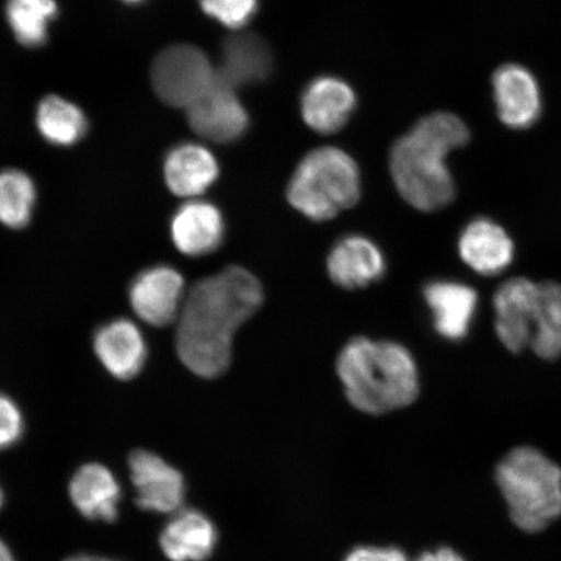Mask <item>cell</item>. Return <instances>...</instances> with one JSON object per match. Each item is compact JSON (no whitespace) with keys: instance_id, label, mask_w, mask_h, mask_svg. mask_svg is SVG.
Segmentation results:
<instances>
[{"instance_id":"1","label":"cell","mask_w":561,"mask_h":561,"mask_svg":"<svg viewBox=\"0 0 561 561\" xmlns=\"http://www.w3.org/2000/svg\"><path fill=\"white\" fill-rule=\"evenodd\" d=\"M259 279L241 266L198 280L186 293L178 319L175 347L194 375L215 378L231 362L233 336L263 305Z\"/></svg>"},{"instance_id":"2","label":"cell","mask_w":561,"mask_h":561,"mask_svg":"<svg viewBox=\"0 0 561 561\" xmlns=\"http://www.w3.org/2000/svg\"><path fill=\"white\" fill-rule=\"evenodd\" d=\"M468 140L469 130L458 116L437 112L421 118L390 153L392 180L402 198L424 213L450 205L455 182L446 160Z\"/></svg>"},{"instance_id":"3","label":"cell","mask_w":561,"mask_h":561,"mask_svg":"<svg viewBox=\"0 0 561 561\" xmlns=\"http://www.w3.org/2000/svg\"><path fill=\"white\" fill-rule=\"evenodd\" d=\"M346 397L355 409L382 415L415 402L419 371L410 351L396 342L359 336L350 341L336 362Z\"/></svg>"},{"instance_id":"4","label":"cell","mask_w":561,"mask_h":561,"mask_svg":"<svg viewBox=\"0 0 561 561\" xmlns=\"http://www.w3.org/2000/svg\"><path fill=\"white\" fill-rule=\"evenodd\" d=\"M496 482L522 530L541 531L561 515V469L536 448L511 451L496 468Z\"/></svg>"},{"instance_id":"5","label":"cell","mask_w":561,"mask_h":561,"mask_svg":"<svg viewBox=\"0 0 561 561\" xmlns=\"http://www.w3.org/2000/svg\"><path fill=\"white\" fill-rule=\"evenodd\" d=\"M290 205L314 221L331 220L360 199L355 160L336 147H320L300 161L287 187Z\"/></svg>"},{"instance_id":"6","label":"cell","mask_w":561,"mask_h":561,"mask_svg":"<svg viewBox=\"0 0 561 561\" xmlns=\"http://www.w3.org/2000/svg\"><path fill=\"white\" fill-rule=\"evenodd\" d=\"M217 69L208 56L192 45H175L161 51L151 69L157 95L172 107H191L214 87Z\"/></svg>"},{"instance_id":"7","label":"cell","mask_w":561,"mask_h":561,"mask_svg":"<svg viewBox=\"0 0 561 561\" xmlns=\"http://www.w3.org/2000/svg\"><path fill=\"white\" fill-rule=\"evenodd\" d=\"M186 293L185 279L179 270L160 264L140 272L133 279L129 301L140 320L161 328L178 321Z\"/></svg>"},{"instance_id":"8","label":"cell","mask_w":561,"mask_h":561,"mask_svg":"<svg viewBox=\"0 0 561 561\" xmlns=\"http://www.w3.org/2000/svg\"><path fill=\"white\" fill-rule=\"evenodd\" d=\"M186 112L192 129L210 142H234L248 130L249 115L237 95V89L224 81L219 72L214 87Z\"/></svg>"},{"instance_id":"9","label":"cell","mask_w":561,"mask_h":561,"mask_svg":"<svg viewBox=\"0 0 561 561\" xmlns=\"http://www.w3.org/2000/svg\"><path fill=\"white\" fill-rule=\"evenodd\" d=\"M130 479L137 491V506L157 514L180 511L185 500L184 477L160 456L137 450L129 458Z\"/></svg>"},{"instance_id":"10","label":"cell","mask_w":561,"mask_h":561,"mask_svg":"<svg viewBox=\"0 0 561 561\" xmlns=\"http://www.w3.org/2000/svg\"><path fill=\"white\" fill-rule=\"evenodd\" d=\"M539 284L524 277L506 280L494 297L495 332L511 353L530 346Z\"/></svg>"},{"instance_id":"11","label":"cell","mask_w":561,"mask_h":561,"mask_svg":"<svg viewBox=\"0 0 561 561\" xmlns=\"http://www.w3.org/2000/svg\"><path fill=\"white\" fill-rule=\"evenodd\" d=\"M497 115L512 129H526L541 116L542 98L538 82L528 69L507 65L493 77Z\"/></svg>"},{"instance_id":"12","label":"cell","mask_w":561,"mask_h":561,"mask_svg":"<svg viewBox=\"0 0 561 561\" xmlns=\"http://www.w3.org/2000/svg\"><path fill=\"white\" fill-rule=\"evenodd\" d=\"M224 233L226 224L220 209L206 201H187L172 217V241L175 249L186 256H206L216 251Z\"/></svg>"},{"instance_id":"13","label":"cell","mask_w":561,"mask_h":561,"mask_svg":"<svg viewBox=\"0 0 561 561\" xmlns=\"http://www.w3.org/2000/svg\"><path fill=\"white\" fill-rule=\"evenodd\" d=\"M94 351L108 374L123 381L135 378L147 359L145 336L128 319L112 320L98 329Z\"/></svg>"},{"instance_id":"14","label":"cell","mask_w":561,"mask_h":561,"mask_svg":"<svg viewBox=\"0 0 561 561\" xmlns=\"http://www.w3.org/2000/svg\"><path fill=\"white\" fill-rule=\"evenodd\" d=\"M356 96L345 81L335 77H320L301 96V115L320 135H332L346 125L355 110Z\"/></svg>"},{"instance_id":"15","label":"cell","mask_w":561,"mask_h":561,"mask_svg":"<svg viewBox=\"0 0 561 561\" xmlns=\"http://www.w3.org/2000/svg\"><path fill=\"white\" fill-rule=\"evenodd\" d=\"M385 271L382 252L362 236L342 238L328 257L329 276L343 289H363L380 279Z\"/></svg>"},{"instance_id":"16","label":"cell","mask_w":561,"mask_h":561,"mask_svg":"<svg viewBox=\"0 0 561 561\" xmlns=\"http://www.w3.org/2000/svg\"><path fill=\"white\" fill-rule=\"evenodd\" d=\"M219 163L207 147L182 144L168 152L164 179L168 188L180 198L198 199L219 178Z\"/></svg>"},{"instance_id":"17","label":"cell","mask_w":561,"mask_h":561,"mask_svg":"<svg viewBox=\"0 0 561 561\" xmlns=\"http://www.w3.org/2000/svg\"><path fill=\"white\" fill-rule=\"evenodd\" d=\"M217 529L198 510L174 512L160 536V547L172 561H205L215 551Z\"/></svg>"},{"instance_id":"18","label":"cell","mask_w":561,"mask_h":561,"mask_svg":"<svg viewBox=\"0 0 561 561\" xmlns=\"http://www.w3.org/2000/svg\"><path fill=\"white\" fill-rule=\"evenodd\" d=\"M459 254L483 276L500 275L514 261L515 248L502 227L489 219H477L462 230Z\"/></svg>"},{"instance_id":"19","label":"cell","mask_w":561,"mask_h":561,"mask_svg":"<svg viewBox=\"0 0 561 561\" xmlns=\"http://www.w3.org/2000/svg\"><path fill=\"white\" fill-rule=\"evenodd\" d=\"M69 495L75 507L89 520L116 522L122 488L107 467L96 462L81 467L70 480Z\"/></svg>"},{"instance_id":"20","label":"cell","mask_w":561,"mask_h":561,"mask_svg":"<svg viewBox=\"0 0 561 561\" xmlns=\"http://www.w3.org/2000/svg\"><path fill=\"white\" fill-rule=\"evenodd\" d=\"M424 297L438 334L450 341L465 339L479 304L476 290L453 280H436L425 286Z\"/></svg>"},{"instance_id":"21","label":"cell","mask_w":561,"mask_h":561,"mask_svg":"<svg viewBox=\"0 0 561 561\" xmlns=\"http://www.w3.org/2000/svg\"><path fill=\"white\" fill-rule=\"evenodd\" d=\"M271 69L270 46L259 35L238 33L224 42L221 66L217 72L229 85L238 89L261 82L270 76Z\"/></svg>"},{"instance_id":"22","label":"cell","mask_w":561,"mask_h":561,"mask_svg":"<svg viewBox=\"0 0 561 561\" xmlns=\"http://www.w3.org/2000/svg\"><path fill=\"white\" fill-rule=\"evenodd\" d=\"M38 130L48 144L73 146L87 135L85 114L60 96H47L38 105Z\"/></svg>"},{"instance_id":"23","label":"cell","mask_w":561,"mask_h":561,"mask_svg":"<svg viewBox=\"0 0 561 561\" xmlns=\"http://www.w3.org/2000/svg\"><path fill=\"white\" fill-rule=\"evenodd\" d=\"M530 346L546 360L561 355V285L553 280L539 284Z\"/></svg>"},{"instance_id":"24","label":"cell","mask_w":561,"mask_h":561,"mask_svg":"<svg viewBox=\"0 0 561 561\" xmlns=\"http://www.w3.org/2000/svg\"><path fill=\"white\" fill-rule=\"evenodd\" d=\"M58 13L55 0H9L5 15L21 45L39 47L46 44L48 25Z\"/></svg>"},{"instance_id":"25","label":"cell","mask_w":561,"mask_h":561,"mask_svg":"<svg viewBox=\"0 0 561 561\" xmlns=\"http://www.w3.org/2000/svg\"><path fill=\"white\" fill-rule=\"evenodd\" d=\"M37 201L33 180L19 170L0 172V222L7 228L23 229L31 222Z\"/></svg>"},{"instance_id":"26","label":"cell","mask_w":561,"mask_h":561,"mask_svg":"<svg viewBox=\"0 0 561 561\" xmlns=\"http://www.w3.org/2000/svg\"><path fill=\"white\" fill-rule=\"evenodd\" d=\"M202 10L229 30L249 24L257 11V0H199Z\"/></svg>"},{"instance_id":"27","label":"cell","mask_w":561,"mask_h":561,"mask_svg":"<svg viewBox=\"0 0 561 561\" xmlns=\"http://www.w3.org/2000/svg\"><path fill=\"white\" fill-rule=\"evenodd\" d=\"M23 432V413L11 398L0 394V451L16 445Z\"/></svg>"},{"instance_id":"28","label":"cell","mask_w":561,"mask_h":561,"mask_svg":"<svg viewBox=\"0 0 561 561\" xmlns=\"http://www.w3.org/2000/svg\"><path fill=\"white\" fill-rule=\"evenodd\" d=\"M345 561H410L398 547L360 546L347 553Z\"/></svg>"},{"instance_id":"29","label":"cell","mask_w":561,"mask_h":561,"mask_svg":"<svg viewBox=\"0 0 561 561\" xmlns=\"http://www.w3.org/2000/svg\"><path fill=\"white\" fill-rule=\"evenodd\" d=\"M416 561H466L458 552H455L448 547H440V549L425 551L421 553Z\"/></svg>"},{"instance_id":"30","label":"cell","mask_w":561,"mask_h":561,"mask_svg":"<svg viewBox=\"0 0 561 561\" xmlns=\"http://www.w3.org/2000/svg\"><path fill=\"white\" fill-rule=\"evenodd\" d=\"M0 561H15L13 558L11 550L7 545L0 539Z\"/></svg>"},{"instance_id":"31","label":"cell","mask_w":561,"mask_h":561,"mask_svg":"<svg viewBox=\"0 0 561 561\" xmlns=\"http://www.w3.org/2000/svg\"><path fill=\"white\" fill-rule=\"evenodd\" d=\"M65 561H118V560H112V559L94 557V556H76V557L69 558Z\"/></svg>"},{"instance_id":"32","label":"cell","mask_w":561,"mask_h":561,"mask_svg":"<svg viewBox=\"0 0 561 561\" xmlns=\"http://www.w3.org/2000/svg\"><path fill=\"white\" fill-rule=\"evenodd\" d=\"M3 501H4L3 491H2V489H0V508H2V506H3Z\"/></svg>"},{"instance_id":"33","label":"cell","mask_w":561,"mask_h":561,"mask_svg":"<svg viewBox=\"0 0 561 561\" xmlns=\"http://www.w3.org/2000/svg\"><path fill=\"white\" fill-rule=\"evenodd\" d=\"M124 2L136 4V3L142 2V0H124Z\"/></svg>"}]
</instances>
